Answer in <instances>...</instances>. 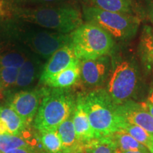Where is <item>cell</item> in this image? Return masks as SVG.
<instances>
[{
    "mask_svg": "<svg viewBox=\"0 0 153 153\" xmlns=\"http://www.w3.org/2000/svg\"><path fill=\"white\" fill-rule=\"evenodd\" d=\"M80 78V61L74 63L43 82L45 87L57 89H68L77 82Z\"/></svg>",
    "mask_w": 153,
    "mask_h": 153,
    "instance_id": "16",
    "label": "cell"
},
{
    "mask_svg": "<svg viewBox=\"0 0 153 153\" xmlns=\"http://www.w3.org/2000/svg\"><path fill=\"white\" fill-rule=\"evenodd\" d=\"M82 14L86 22L97 25L113 38L119 41L133 38L138 30L140 22L137 16L132 14L111 12L94 6H85Z\"/></svg>",
    "mask_w": 153,
    "mask_h": 153,
    "instance_id": "6",
    "label": "cell"
},
{
    "mask_svg": "<svg viewBox=\"0 0 153 153\" xmlns=\"http://www.w3.org/2000/svg\"><path fill=\"white\" fill-rule=\"evenodd\" d=\"M139 51L143 62L153 70V30L148 26L143 28L139 44Z\"/></svg>",
    "mask_w": 153,
    "mask_h": 153,
    "instance_id": "19",
    "label": "cell"
},
{
    "mask_svg": "<svg viewBox=\"0 0 153 153\" xmlns=\"http://www.w3.org/2000/svg\"><path fill=\"white\" fill-rule=\"evenodd\" d=\"M72 121L76 136L80 143L83 145L95 139V135L91 128L87 112L84 108L83 95L76 97V105L72 114Z\"/></svg>",
    "mask_w": 153,
    "mask_h": 153,
    "instance_id": "13",
    "label": "cell"
},
{
    "mask_svg": "<svg viewBox=\"0 0 153 153\" xmlns=\"http://www.w3.org/2000/svg\"><path fill=\"white\" fill-rule=\"evenodd\" d=\"M71 46L79 61L109 55L114 48L112 36L92 23H83L71 33Z\"/></svg>",
    "mask_w": 153,
    "mask_h": 153,
    "instance_id": "5",
    "label": "cell"
},
{
    "mask_svg": "<svg viewBox=\"0 0 153 153\" xmlns=\"http://www.w3.org/2000/svg\"><path fill=\"white\" fill-rule=\"evenodd\" d=\"M64 0H1L2 9L13 7H36L53 4Z\"/></svg>",
    "mask_w": 153,
    "mask_h": 153,
    "instance_id": "26",
    "label": "cell"
},
{
    "mask_svg": "<svg viewBox=\"0 0 153 153\" xmlns=\"http://www.w3.org/2000/svg\"><path fill=\"white\" fill-rule=\"evenodd\" d=\"M94 7L111 11L131 14L132 7L131 0H90Z\"/></svg>",
    "mask_w": 153,
    "mask_h": 153,
    "instance_id": "22",
    "label": "cell"
},
{
    "mask_svg": "<svg viewBox=\"0 0 153 153\" xmlns=\"http://www.w3.org/2000/svg\"><path fill=\"white\" fill-rule=\"evenodd\" d=\"M19 68H0V97L6 89L13 87L16 82Z\"/></svg>",
    "mask_w": 153,
    "mask_h": 153,
    "instance_id": "25",
    "label": "cell"
},
{
    "mask_svg": "<svg viewBox=\"0 0 153 153\" xmlns=\"http://www.w3.org/2000/svg\"><path fill=\"white\" fill-rule=\"evenodd\" d=\"M118 153L128 151H148L144 145L137 142L128 133L123 131L116 132L109 135Z\"/></svg>",
    "mask_w": 153,
    "mask_h": 153,
    "instance_id": "18",
    "label": "cell"
},
{
    "mask_svg": "<svg viewBox=\"0 0 153 153\" xmlns=\"http://www.w3.org/2000/svg\"><path fill=\"white\" fill-rule=\"evenodd\" d=\"M117 112L123 121L140 126L153 135V116L141 104L130 100L117 106Z\"/></svg>",
    "mask_w": 153,
    "mask_h": 153,
    "instance_id": "10",
    "label": "cell"
},
{
    "mask_svg": "<svg viewBox=\"0 0 153 153\" xmlns=\"http://www.w3.org/2000/svg\"><path fill=\"white\" fill-rule=\"evenodd\" d=\"M57 132L62 141L64 150L82 149V145L76 136L74 126L72 121V115L65 120L57 128Z\"/></svg>",
    "mask_w": 153,
    "mask_h": 153,
    "instance_id": "17",
    "label": "cell"
},
{
    "mask_svg": "<svg viewBox=\"0 0 153 153\" xmlns=\"http://www.w3.org/2000/svg\"><path fill=\"white\" fill-rule=\"evenodd\" d=\"M41 144L45 153H63L62 141L57 131L41 133Z\"/></svg>",
    "mask_w": 153,
    "mask_h": 153,
    "instance_id": "23",
    "label": "cell"
},
{
    "mask_svg": "<svg viewBox=\"0 0 153 153\" xmlns=\"http://www.w3.org/2000/svg\"><path fill=\"white\" fill-rule=\"evenodd\" d=\"M0 21V37L43 60H48L57 50L71 43V33L52 31L9 16Z\"/></svg>",
    "mask_w": 153,
    "mask_h": 153,
    "instance_id": "1",
    "label": "cell"
},
{
    "mask_svg": "<svg viewBox=\"0 0 153 153\" xmlns=\"http://www.w3.org/2000/svg\"><path fill=\"white\" fill-rule=\"evenodd\" d=\"M123 153H148V151H128Z\"/></svg>",
    "mask_w": 153,
    "mask_h": 153,
    "instance_id": "31",
    "label": "cell"
},
{
    "mask_svg": "<svg viewBox=\"0 0 153 153\" xmlns=\"http://www.w3.org/2000/svg\"><path fill=\"white\" fill-rule=\"evenodd\" d=\"M35 143L31 142L28 137L23 135H14L9 134L0 135V152L6 153L14 149L32 147Z\"/></svg>",
    "mask_w": 153,
    "mask_h": 153,
    "instance_id": "20",
    "label": "cell"
},
{
    "mask_svg": "<svg viewBox=\"0 0 153 153\" xmlns=\"http://www.w3.org/2000/svg\"><path fill=\"white\" fill-rule=\"evenodd\" d=\"M77 61L79 60L74 55L70 44L61 48L51 55L43 65L40 82L43 84L50 77L65 70Z\"/></svg>",
    "mask_w": 153,
    "mask_h": 153,
    "instance_id": "11",
    "label": "cell"
},
{
    "mask_svg": "<svg viewBox=\"0 0 153 153\" xmlns=\"http://www.w3.org/2000/svg\"><path fill=\"white\" fill-rule=\"evenodd\" d=\"M43 68L41 58L31 54L19 68L16 82L13 87L23 89L29 87L40 78Z\"/></svg>",
    "mask_w": 153,
    "mask_h": 153,
    "instance_id": "14",
    "label": "cell"
},
{
    "mask_svg": "<svg viewBox=\"0 0 153 153\" xmlns=\"http://www.w3.org/2000/svg\"><path fill=\"white\" fill-rule=\"evenodd\" d=\"M31 54L22 45L0 37V68H19Z\"/></svg>",
    "mask_w": 153,
    "mask_h": 153,
    "instance_id": "12",
    "label": "cell"
},
{
    "mask_svg": "<svg viewBox=\"0 0 153 153\" xmlns=\"http://www.w3.org/2000/svg\"><path fill=\"white\" fill-rule=\"evenodd\" d=\"M0 1H1V0H0Z\"/></svg>",
    "mask_w": 153,
    "mask_h": 153,
    "instance_id": "35",
    "label": "cell"
},
{
    "mask_svg": "<svg viewBox=\"0 0 153 153\" xmlns=\"http://www.w3.org/2000/svg\"><path fill=\"white\" fill-rule=\"evenodd\" d=\"M111 70V60L108 55L80 61V79L88 87L104 84L109 77Z\"/></svg>",
    "mask_w": 153,
    "mask_h": 153,
    "instance_id": "9",
    "label": "cell"
},
{
    "mask_svg": "<svg viewBox=\"0 0 153 153\" xmlns=\"http://www.w3.org/2000/svg\"><path fill=\"white\" fill-rule=\"evenodd\" d=\"M82 153H118L110 136L95 138L83 145Z\"/></svg>",
    "mask_w": 153,
    "mask_h": 153,
    "instance_id": "21",
    "label": "cell"
},
{
    "mask_svg": "<svg viewBox=\"0 0 153 153\" xmlns=\"http://www.w3.org/2000/svg\"><path fill=\"white\" fill-rule=\"evenodd\" d=\"M145 109H146L153 116V88L149 91L146 100L140 103Z\"/></svg>",
    "mask_w": 153,
    "mask_h": 153,
    "instance_id": "27",
    "label": "cell"
},
{
    "mask_svg": "<svg viewBox=\"0 0 153 153\" xmlns=\"http://www.w3.org/2000/svg\"><path fill=\"white\" fill-rule=\"evenodd\" d=\"M148 16L150 22L153 24V2L149 5L148 9Z\"/></svg>",
    "mask_w": 153,
    "mask_h": 153,
    "instance_id": "29",
    "label": "cell"
},
{
    "mask_svg": "<svg viewBox=\"0 0 153 153\" xmlns=\"http://www.w3.org/2000/svg\"><path fill=\"white\" fill-rule=\"evenodd\" d=\"M2 14V4H1V0L0 1V15Z\"/></svg>",
    "mask_w": 153,
    "mask_h": 153,
    "instance_id": "33",
    "label": "cell"
},
{
    "mask_svg": "<svg viewBox=\"0 0 153 153\" xmlns=\"http://www.w3.org/2000/svg\"><path fill=\"white\" fill-rule=\"evenodd\" d=\"M28 126L20 116L7 106H0V135H23Z\"/></svg>",
    "mask_w": 153,
    "mask_h": 153,
    "instance_id": "15",
    "label": "cell"
},
{
    "mask_svg": "<svg viewBox=\"0 0 153 153\" xmlns=\"http://www.w3.org/2000/svg\"><path fill=\"white\" fill-rule=\"evenodd\" d=\"M138 84V71L133 61L118 62L111 72L106 91L115 104L119 106L130 101Z\"/></svg>",
    "mask_w": 153,
    "mask_h": 153,
    "instance_id": "7",
    "label": "cell"
},
{
    "mask_svg": "<svg viewBox=\"0 0 153 153\" xmlns=\"http://www.w3.org/2000/svg\"><path fill=\"white\" fill-rule=\"evenodd\" d=\"M75 98L68 89L43 87V97L33 120L40 133L57 131V128L73 114Z\"/></svg>",
    "mask_w": 153,
    "mask_h": 153,
    "instance_id": "3",
    "label": "cell"
},
{
    "mask_svg": "<svg viewBox=\"0 0 153 153\" xmlns=\"http://www.w3.org/2000/svg\"><path fill=\"white\" fill-rule=\"evenodd\" d=\"M43 97V87L33 90H23L15 94L9 106L20 116L28 127L33 123Z\"/></svg>",
    "mask_w": 153,
    "mask_h": 153,
    "instance_id": "8",
    "label": "cell"
},
{
    "mask_svg": "<svg viewBox=\"0 0 153 153\" xmlns=\"http://www.w3.org/2000/svg\"><path fill=\"white\" fill-rule=\"evenodd\" d=\"M87 112L95 138L109 136L120 130L122 119L106 89H97L83 95Z\"/></svg>",
    "mask_w": 153,
    "mask_h": 153,
    "instance_id": "4",
    "label": "cell"
},
{
    "mask_svg": "<svg viewBox=\"0 0 153 153\" xmlns=\"http://www.w3.org/2000/svg\"><path fill=\"white\" fill-rule=\"evenodd\" d=\"M120 130L128 133L131 136L136 140L137 142L142 144L148 150L149 147L152 142V134L149 133L145 130L140 126L133 125V124L126 123L122 120L120 124Z\"/></svg>",
    "mask_w": 153,
    "mask_h": 153,
    "instance_id": "24",
    "label": "cell"
},
{
    "mask_svg": "<svg viewBox=\"0 0 153 153\" xmlns=\"http://www.w3.org/2000/svg\"><path fill=\"white\" fill-rule=\"evenodd\" d=\"M148 150L150 151L151 153H153V135L152 137V142H151V144L150 145V147H149Z\"/></svg>",
    "mask_w": 153,
    "mask_h": 153,
    "instance_id": "32",
    "label": "cell"
},
{
    "mask_svg": "<svg viewBox=\"0 0 153 153\" xmlns=\"http://www.w3.org/2000/svg\"><path fill=\"white\" fill-rule=\"evenodd\" d=\"M4 9L9 17L58 33H71L84 23L81 11L72 5L13 7L2 11Z\"/></svg>",
    "mask_w": 153,
    "mask_h": 153,
    "instance_id": "2",
    "label": "cell"
},
{
    "mask_svg": "<svg viewBox=\"0 0 153 153\" xmlns=\"http://www.w3.org/2000/svg\"><path fill=\"white\" fill-rule=\"evenodd\" d=\"M41 149H37L35 146L26 147V148H21L10 150L6 153H39Z\"/></svg>",
    "mask_w": 153,
    "mask_h": 153,
    "instance_id": "28",
    "label": "cell"
},
{
    "mask_svg": "<svg viewBox=\"0 0 153 153\" xmlns=\"http://www.w3.org/2000/svg\"><path fill=\"white\" fill-rule=\"evenodd\" d=\"M63 153H82V149H76V150H64Z\"/></svg>",
    "mask_w": 153,
    "mask_h": 153,
    "instance_id": "30",
    "label": "cell"
},
{
    "mask_svg": "<svg viewBox=\"0 0 153 153\" xmlns=\"http://www.w3.org/2000/svg\"><path fill=\"white\" fill-rule=\"evenodd\" d=\"M0 153H3V152H0Z\"/></svg>",
    "mask_w": 153,
    "mask_h": 153,
    "instance_id": "34",
    "label": "cell"
}]
</instances>
